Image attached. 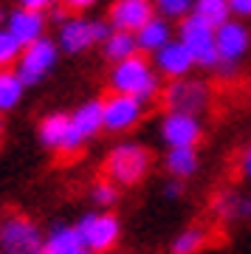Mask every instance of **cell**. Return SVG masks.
<instances>
[{
    "label": "cell",
    "instance_id": "obj_11",
    "mask_svg": "<svg viewBox=\"0 0 251 254\" xmlns=\"http://www.w3.org/2000/svg\"><path fill=\"white\" fill-rule=\"evenodd\" d=\"M57 46L60 51L68 57H79L85 51H90L93 46H99L96 40V28H93V17L85 14H65L57 23Z\"/></svg>",
    "mask_w": 251,
    "mask_h": 254
},
{
    "label": "cell",
    "instance_id": "obj_3",
    "mask_svg": "<svg viewBox=\"0 0 251 254\" xmlns=\"http://www.w3.org/2000/svg\"><path fill=\"white\" fill-rule=\"evenodd\" d=\"M175 37L189 48V54L195 57V65L203 71H215L217 65V37H215V26L203 20L200 14H187L184 20H178L175 26Z\"/></svg>",
    "mask_w": 251,
    "mask_h": 254
},
{
    "label": "cell",
    "instance_id": "obj_14",
    "mask_svg": "<svg viewBox=\"0 0 251 254\" xmlns=\"http://www.w3.org/2000/svg\"><path fill=\"white\" fill-rule=\"evenodd\" d=\"M6 28L17 37L23 46H31L34 40L48 34V14L45 11L14 6L11 11H6Z\"/></svg>",
    "mask_w": 251,
    "mask_h": 254
},
{
    "label": "cell",
    "instance_id": "obj_35",
    "mask_svg": "<svg viewBox=\"0 0 251 254\" xmlns=\"http://www.w3.org/2000/svg\"><path fill=\"white\" fill-rule=\"evenodd\" d=\"M3 26H6V11L0 9V28H3Z\"/></svg>",
    "mask_w": 251,
    "mask_h": 254
},
{
    "label": "cell",
    "instance_id": "obj_8",
    "mask_svg": "<svg viewBox=\"0 0 251 254\" xmlns=\"http://www.w3.org/2000/svg\"><path fill=\"white\" fill-rule=\"evenodd\" d=\"M43 240V229L26 215H6L0 220V254H37Z\"/></svg>",
    "mask_w": 251,
    "mask_h": 254
},
{
    "label": "cell",
    "instance_id": "obj_17",
    "mask_svg": "<svg viewBox=\"0 0 251 254\" xmlns=\"http://www.w3.org/2000/svg\"><path fill=\"white\" fill-rule=\"evenodd\" d=\"M135 40H138V51L147 57H153L158 48H164L170 40H175V23L161 14H153L138 31H135Z\"/></svg>",
    "mask_w": 251,
    "mask_h": 254
},
{
    "label": "cell",
    "instance_id": "obj_34",
    "mask_svg": "<svg viewBox=\"0 0 251 254\" xmlns=\"http://www.w3.org/2000/svg\"><path fill=\"white\" fill-rule=\"evenodd\" d=\"M71 254H93V252H90L88 246H82V249H76V252H71Z\"/></svg>",
    "mask_w": 251,
    "mask_h": 254
},
{
    "label": "cell",
    "instance_id": "obj_9",
    "mask_svg": "<svg viewBox=\"0 0 251 254\" xmlns=\"http://www.w3.org/2000/svg\"><path fill=\"white\" fill-rule=\"evenodd\" d=\"M37 138L45 150L60 155H76L85 147L76 133L71 127V113H63V110H54V113H45L37 125Z\"/></svg>",
    "mask_w": 251,
    "mask_h": 254
},
{
    "label": "cell",
    "instance_id": "obj_12",
    "mask_svg": "<svg viewBox=\"0 0 251 254\" xmlns=\"http://www.w3.org/2000/svg\"><path fill=\"white\" fill-rule=\"evenodd\" d=\"M217 37V63H234L240 65L246 57L251 54V28L246 26V20L229 17L226 23L215 28Z\"/></svg>",
    "mask_w": 251,
    "mask_h": 254
},
{
    "label": "cell",
    "instance_id": "obj_30",
    "mask_svg": "<svg viewBox=\"0 0 251 254\" xmlns=\"http://www.w3.org/2000/svg\"><path fill=\"white\" fill-rule=\"evenodd\" d=\"M164 198L167 200H178L181 195H184V181H181V178H170V181L164 184Z\"/></svg>",
    "mask_w": 251,
    "mask_h": 254
},
{
    "label": "cell",
    "instance_id": "obj_19",
    "mask_svg": "<svg viewBox=\"0 0 251 254\" xmlns=\"http://www.w3.org/2000/svg\"><path fill=\"white\" fill-rule=\"evenodd\" d=\"M164 170H167L170 178L189 181V178L197 175V170H200V153H197V147H167Z\"/></svg>",
    "mask_w": 251,
    "mask_h": 254
},
{
    "label": "cell",
    "instance_id": "obj_2",
    "mask_svg": "<svg viewBox=\"0 0 251 254\" xmlns=\"http://www.w3.org/2000/svg\"><path fill=\"white\" fill-rule=\"evenodd\" d=\"M105 178L119 187H138L153 170V153L141 141H119L105 155Z\"/></svg>",
    "mask_w": 251,
    "mask_h": 254
},
{
    "label": "cell",
    "instance_id": "obj_26",
    "mask_svg": "<svg viewBox=\"0 0 251 254\" xmlns=\"http://www.w3.org/2000/svg\"><path fill=\"white\" fill-rule=\"evenodd\" d=\"M20 54H23V43L3 26L0 28V68H14Z\"/></svg>",
    "mask_w": 251,
    "mask_h": 254
},
{
    "label": "cell",
    "instance_id": "obj_24",
    "mask_svg": "<svg viewBox=\"0 0 251 254\" xmlns=\"http://www.w3.org/2000/svg\"><path fill=\"white\" fill-rule=\"evenodd\" d=\"M119 184H113L110 178H99V181L90 184V203L96 209H113L119 203Z\"/></svg>",
    "mask_w": 251,
    "mask_h": 254
},
{
    "label": "cell",
    "instance_id": "obj_23",
    "mask_svg": "<svg viewBox=\"0 0 251 254\" xmlns=\"http://www.w3.org/2000/svg\"><path fill=\"white\" fill-rule=\"evenodd\" d=\"M209 243V232L203 226H187L172 237L170 254H200Z\"/></svg>",
    "mask_w": 251,
    "mask_h": 254
},
{
    "label": "cell",
    "instance_id": "obj_33",
    "mask_svg": "<svg viewBox=\"0 0 251 254\" xmlns=\"http://www.w3.org/2000/svg\"><path fill=\"white\" fill-rule=\"evenodd\" d=\"M3 133H6V122H3V113H0V144H3Z\"/></svg>",
    "mask_w": 251,
    "mask_h": 254
},
{
    "label": "cell",
    "instance_id": "obj_18",
    "mask_svg": "<svg viewBox=\"0 0 251 254\" xmlns=\"http://www.w3.org/2000/svg\"><path fill=\"white\" fill-rule=\"evenodd\" d=\"M71 127L73 133L88 144L90 138H96L99 133H105V119H102V99H85L76 105L71 113Z\"/></svg>",
    "mask_w": 251,
    "mask_h": 254
},
{
    "label": "cell",
    "instance_id": "obj_15",
    "mask_svg": "<svg viewBox=\"0 0 251 254\" xmlns=\"http://www.w3.org/2000/svg\"><path fill=\"white\" fill-rule=\"evenodd\" d=\"M155 14L153 0H113L108 9V20L113 28L122 31H138L147 20Z\"/></svg>",
    "mask_w": 251,
    "mask_h": 254
},
{
    "label": "cell",
    "instance_id": "obj_10",
    "mask_svg": "<svg viewBox=\"0 0 251 254\" xmlns=\"http://www.w3.org/2000/svg\"><path fill=\"white\" fill-rule=\"evenodd\" d=\"M203 119L184 110H164L158 122V136L164 147H197L203 141Z\"/></svg>",
    "mask_w": 251,
    "mask_h": 254
},
{
    "label": "cell",
    "instance_id": "obj_7",
    "mask_svg": "<svg viewBox=\"0 0 251 254\" xmlns=\"http://www.w3.org/2000/svg\"><path fill=\"white\" fill-rule=\"evenodd\" d=\"M144 116H147V102H141L138 96L110 91L108 96L102 99L105 133H113V136L130 133V130H135V127L144 122Z\"/></svg>",
    "mask_w": 251,
    "mask_h": 254
},
{
    "label": "cell",
    "instance_id": "obj_22",
    "mask_svg": "<svg viewBox=\"0 0 251 254\" xmlns=\"http://www.w3.org/2000/svg\"><path fill=\"white\" fill-rule=\"evenodd\" d=\"M99 48H102V57L113 65V63H122V60H127V57L138 54V40H135L133 31L113 28V31L108 34V40H105Z\"/></svg>",
    "mask_w": 251,
    "mask_h": 254
},
{
    "label": "cell",
    "instance_id": "obj_6",
    "mask_svg": "<svg viewBox=\"0 0 251 254\" xmlns=\"http://www.w3.org/2000/svg\"><path fill=\"white\" fill-rule=\"evenodd\" d=\"M76 229H79L82 243L88 246L93 254L113 252L119 246V240H122V220H119L110 209L85 212V215L76 220Z\"/></svg>",
    "mask_w": 251,
    "mask_h": 254
},
{
    "label": "cell",
    "instance_id": "obj_28",
    "mask_svg": "<svg viewBox=\"0 0 251 254\" xmlns=\"http://www.w3.org/2000/svg\"><path fill=\"white\" fill-rule=\"evenodd\" d=\"M102 0H60V6L65 11H71V14H85V11L96 9Z\"/></svg>",
    "mask_w": 251,
    "mask_h": 254
},
{
    "label": "cell",
    "instance_id": "obj_25",
    "mask_svg": "<svg viewBox=\"0 0 251 254\" xmlns=\"http://www.w3.org/2000/svg\"><path fill=\"white\" fill-rule=\"evenodd\" d=\"M195 14H200L217 28L232 17V9H229V0H195Z\"/></svg>",
    "mask_w": 251,
    "mask_h": 254
},
{
    "label": "cell",
    "instance_id": "obj_36",
    "mask_svg": "<svg viewBox=\"0 0 251 254\" xmlns=\"http://www.w3.org/2000/svg\"><path fill=\"white\" fill-rule=\"evenodd\" d=\"M37 254H51V252H48V249H40V252H37Z\"/></svg>",
    "mask_w": 251,
    "mask_h": 254
},
{
    "label": "cell",
    "instance_id": "obj_1",
    "mask_svg": "<svg viewBox=\"0 0 251 254\" xmlns=\"http://www.w3.org/2000/svg\"><path fill=\"white\" fill-rule=\"evenodd\" d=\"M108 88L116 93H130V96H138L141 102L161 99L164 91V79L161 73L155 71L153 60L147 54H133L122 60V63H113L108 71Z\"/></svg>",
    "mask_w": 251,
    "mask_h": 254
},
{
    "label": "cell",
    "instance_id": "obj_32",
    "mask_svg": "<svg viewBox=\"0 0 251 254\" xmlns=\"http://www.w3.org/2000/svg\"><path fill=\"white\" fill-rule=\"evenodd\" d=\"M237 167H240V175L251 184V147H246L240 153V164H237Z\"/></svg>",
    "mask_w": 251,
    "mask_h": 254
},
{
    "label": "cell",
    "instance_id": "obj_16",
    "mask_svg": "<svg viewBox=\"0 0 251 254\" xmlns=\"http://www.w3.org/2000/svg\"><path fill=\"white\" fill-rule=\"evenodd\" d=\"M212 212L220 223H229V226L246 223V220H251V195L243 190H234V187L220 190L212 200Z\"/></svg>",
    "mask_w": 251,
    "mask_h": 254
},
{
    "label": "cell",
    "instance_id": "obj_29",
    "mask_svg": "<svg viewBox=\"0 0 251 254\" xmlns=\"http://www.w3.org/2000/svg\"><path fill=\"white\" fill-rule=\"evenodd\" d=\"M17 6H23V9H34V11H48L54 9V6H60V0H14Z\"/></svg>",
    "mask_w": 251,
    "mask_h": 254
},
{
    "label": "cell",
    "instance_id": "obj_20",
    "mask_svg": "<svg viewBox=\"0 0 251 254\" xmlns=\"http://www.w3.org/2000/svg\"><path fill=\"white\" fill-rule=\"evenodd\" d=\"M82 246L85 243H82L76 223H54L45 232V240H43V249H48L51 254H71Z\"/></svg>",
    "mask_w": 251,
    "mask_h": 254
},
{
    "label": "cell",
    "instance_id": "obj_27",
    "mask_svg": "<svg viewBox=\"0 0 251 254\" xmlns=\"http://www.w3.org/2000/svg\"><path fill=\"white\" fill-rule=\"evenodd\" d=\"M153 6H155V14L178 23V20H184L187 14L195 11V0H153Z\"/></svg>",
    "mask_w": 251,
    "mask_h": 254
},
{
    "label": "cell",
    "instance_id": "obj_5",
    "mask_svg": "<svg viewBox=\"0 0 251 254\" xmlns=\"http://www.w3.org/2000/svg\"><path fill=\"white\" fill-rule=\"evenodd\" d=\"M60 46H57V37H40L31 46H23V54H20L14 71L20 73V79L26 82V88H37L48 79V73L57 68L60 63Z\"/></svg>",
    "mask_w": 251,
    "mask_h": 254
},
{
    "label": "cell",
    "instance_id": "obj_21",
    "mask_svg": "<svg viewBox=\"0 0 251 254\" xmlns=\"http://www.w3.org/2000/svg\"><path fill=\"white\" fill-rule=\"evenodd\" d=\"M26 91V82L20 79V73L14 68H0V113L3 116L20 108Z\"/></svg>",
    "mask_w": 251,
    "mask_h": 254
},
{
    "label": "cell",
    "instance_id": "obj_31",
    "mask_svg": "<svg viewBox=\"0 0 251 254\" xmlns=\"http://www.w3.org/2000/svg\"><path fill=\"white\" fill-rule=\"evenodd\" d=\"M229 9H232V17L249 20L251 17V0H229Z\"/></svg>",
    "mask_w": 251,
    "mask_h": 254
},
{
    "label": "cell",
    "instance_id": "obj_13",
    "mask_svg": "<svg viewBox=\"0 0 251 254\" xmlns=\"http://www.w3.org/2000/svg\"><path fill=\"white\" fill-rule=\"evenodd\" d=\"M150 60H153L155 71L161 73V79H167V82H170V79H181V76H189V73L197 68L195 57L189 54V48L181 43L178 37L170 40L164 48H158Z\"/></svg>",
    "mask_w": 251,
    "mask_h": 254
},
{
    "label": "cell",
    "instance_id": "obj_4",
    "mask_svg": "<svg viewBox=\"0 0 251 254\" xmlns=\"http://www.w3.org/2000/svg\"><path fill=\"white\" fill-rule=\"evenodd\" d=\"M212 85L200 76H181V79H170L161 91V102L167 110H184V113H195L203 116L212 108Z\"/></svg>",
    "mask_w": 251,
    "mask_h": 254
}]
</instances>
